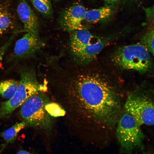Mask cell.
<instances>
[{
  "label": "cell",
  "instance_id": "cell-7",
  "mask_svg": "<svg viewBox=\"0 0 154 154\" xmlns=\"http://www.w3.org/2000/svg\"><path fill=\"white\" fill-rule=\"evenodd\" d=\"M42 45L38 33L27 32L16 42L11 60L17 62L31 58Z\"/></svg>",
  "mask_w": 154,
  "mask_h": 154
},
{
  "label": "cell",
  "instance_id": "cell-6",
  "mask_svg": "<svg viewBox=\"0 0 154 154\" xmlns=\"http://www.w3.org/2000/svg\"><path fill=\"white\" fill-rule=\"evenodd\" d=\"M124 109L140 125L153 124V103L145 94L137 92L130 95L125 104Z\"/></svg>",
  "mask_w": 154,
  "mask_h": 154
},
{
  "label": "cell",
  "instance_id": "cell-12",
  "mask_svg": "<svg viewBox=\"0 0 154 154\" xmlns=\"http://www.w3.org/2000/svg\"><path fill=\"white\" fill-rule=\"evenodd\" d=\"M112 11L109 7L105 6L86 11L84 20L90 22H97L109 17Z\"/></svg>",
  "mask_w": 154,
  "mask_h": 154
},
{
  "label": "cell",
  "instance_id": "cell-1",
  "mask_svg": "<svg viewBox=\"0 0 154 154\" xmlns=\"http://www.w3.org/2000/svg\"><path fill=\"white\" fill-rule=\"evenodd\" d=\"M72 70L61 81L58 102L72 126L87 132L98 124H113L120 109L114 91L97 75L85 71L83 66Z\"/></svg>",
  "mask_w": 154,
  "mask_h": 154
},
{
  "label": "cell",
  "instance_id": "cell-5",
  "mask_svg": "<svg viewBox=\"0 0 154 154\" xmlns=\"http://www.w3.org/2000/svg\"><path fill=\"white\" fill-rule=\"evenodd\" d=\"M140 126L134 118L127 112L120 117L116 134L119 142L124 149L131 151L141 145L145 136Z\"/></svg>",
  "mask_w": 154,
  "mask_h": 154
},
{
  "label": "cell",
  "instance_id": "cell-14",
  "mask_svg": "<svg viewBox=\"0 0 154 154\" xmlns=\"http://www.w3.org/2000/svg\"><path fill=\"white\" fill-rule=\"evenodd\" d=\"M19 84V81L9 79L0 81V96L8 100L14 95Z\"/></svg>",
  "mask_w": 154,
  "mask_h": 154
},
{
  "label": "cell",
  "instance_id": "cell-13",
  "mask_svg": "<svg viewBox=\"0 0 154 154\" xmlns=\"http://www.w3.org/2000/svg\"><path fill=\"white\" fill-rule=\"evenodd\" d=\"M26 127L25 123L23 121L17 123L12 127L0 133V136L4 140L6 145L12 143L16 139L18 133Z\"/></svg>",
  "mask_w": 154,
  "mask_h": 154
},
{
  "label": "cell",
  "instance_id": "cell-18",
  "mask_svg": "<svg viewBox=\"0 0 154 154\" xmlns=\"http://www.w3.org/2000/svg\"><path fill=\"white\" fill-rule=\"evenodd\" d=\"M13 37H11L5 44L0 47V63L6 51L11 44Z\"/></svg>",
  "mask_w": 154,
  "mask_h": 154
},
{
  "label": "cell",
  "instance_id": "cell-9",
  "mask_svg": "<svg viewBox=\"0 0 154 154\" xmlns=\"http://www.w3.org/2000/svg\"><path fill=\"white\" fill-rule=\"evenodd\" d=\"M105 43L99 40L91 42L79 51L72 54L74 61L79 65H86L95 59L105 46Z\"/></svg>",
  "mask_w": 154,
  "mask_h": 154
},
{
  "label": "cell",
  "instance_id": "cell-8",
  "mask_svg": "<svg viewBox=\"0 0 154 154\" xmlns=\"http://www.w3.org/2000/svg\"><path fill=\"white\" fill-rule=\"evenodd\" d=\"M86 10L79 5L71 6L63 13L60 19V25L63 29L67 32L84 29L82 22L84 19Z\"/></svg>",
  "mask_w": 154,
  "mask_h": 154
},
{
  "label": "cell",
  "instance_id": "cell-22",
  "mask_svg": "<svg viewBox=\"0 0 154 154\" xmlns=\"http://www.w3.org/2000/svg\"><path fill=\"white\" fill-rule=\"evenodd\" d=\"M3 32L0 30V36L1 35Z\"/></svg>",
  "mask_w": 154,
  "mask_h": 154
},
{
  "label": "cell",
  "instance_id": "cell-17",
  "mask_svg": "<svg viewBox=\"0 0 154 154\" xmlns=\"http://www.w3.org/2000/svg\"><path fill=\"white\" fill-rule=\"evenodd\" d=\"M12 20L6 10H0V30L4 32L11 25Z\"/></svg>",
  "mask_w": 154,
  "mask_h": 154
},
{
  "label": "cell",
  "instance_id": "cell-11",
  "mask_svg": "<svg viewBox=\"0 0 154 154\" xmlns=\"http://www.w3.org/2000/svg\"><path fill=\"white\" fill-rule=\"evenodd\" d=\"M93 37L91 34L84 29L71 32L70 41L71 54L78 51L90 43Z\"/></svg>",
  "mask_w": 154,
  "mask_h": 154
},
{
  "label": "cell",
  "instance_id": "cell-21",
  "mask_svg": "<svg viewBox=\"0 0 154 154\" xmlns=\"http://www.w3.org/2000/svg\"><path fill=\"white\" fill-rule=\"evenodd\" d=\"M3 146H4V145L0 144V148H1L2 147V148H3Z\"/></svg>",
  "mask_w": 154,
  "mask_h": 154
},
{
  "label": "cell",
  "instance_id": "cell-20",
  "mask_svg": "<svg viewBox=\"0 0 154 154\" xmlns=\"http://www.w3.org/2000/svg\"><path fill=\"white\" fill-rule=\"evenodd\" d=\"M104 0L108 3H114L116 2V1H118V0Z\"/></svg>",
  "mask_w": 154,
  "mask_h": 154
},
{
  "label": "cell",
  "instance_id": "cell-10",
  "mask_svg": "<svg viewBox=\"0 0 154 154\" xmlns=\"http://www.w3.org/2000/svg\"><path fill=\"white\" fill-rule=\"evenodd\" d=\"M17 11L25 30L27 32L38 33L37 18L25 0H19Z\"/></svg>",
  "mask_w": 154,
  "mask_h": 154
},
{
  "label": "cell",
  "instance_id": "cell-16",
  "mask_svg": "<svg viewBox=\"0 0 154 154\" xmlns=\"http://www.w3.org/2000/svg\"><path fill=\"white\" fill-rule=\"evenodd\" d=\"M154 31L151 30L142 38V43L147 48L150 54H154Z\"/></svg>",
  "mask_w": 154,
  "mask_h": 154
},
{
  "label": "cell",
  "instance_id": "cell-15",
  "mask_svg": "<svg viewBox=\"0 0 154 154\" xmlns=\"http://www.w3.org/2000/svg\"><path fill=\"white\" fill-rule=\"evenodd\" d=\"M34 7L38 11L45 15L52 13L50 0H30Z\"/></svg>",
  "mask_w": 154,
  "mask_h": 154
},
{
  "label": "cell",
  "instance_id": "cell-4",
  "mask_svg": "<svg viewBox=\"0 0 154 154\" xmlns=\"http://www.w3.org/2000/svg\"><path fill=\"white\" fill-rule=\"evenodd\" d=\"M114 59L115 63L122 68L141 72H147L152 65L150 53L142 43L119 48L115 52Z\"/></svg>",
  "mask_w": 154,
  "mask_h": 154
},
{
  "label": "cell",
  "instance_id": "cell-2",
  "mask_svg": "<svg viewBox=\"0 0 154 154\" xmlns=\"http://www.w3.org/2000/svg\"><path fill=\"white\" fill-rule=\"evenodd\" d=\"M20 79L13 96L0 104V119L9 117L29 97L38 92L46 90V85L38 81L35 70L28 66L19 69Z\"/></svg>",
  "mask_w": 154,
  "mask_h": 154
},
{
  "label": "cell",
  "instance_id": "cell-19",
  "mask_svg": "<svg viewBox=\"0 0 154 154\" xmlns=\"http://www.w3.org/2000/svg\"><path fill=\"white\" fill-rule=\"evenodd\" d=\"M17 154H30L31 153L25 150H21L19 151L17 153Z\"/></svg>",
  "mask_w": 154,
  "mask_h": 154
},
{
  "label": "cell",
  "instance_id": "cell-3",
  "mask_svg": "<svg viewBox=\"0 0 154 154\" xmlns=\"http://www.w3.org/2000/svg\"><path fill=\"white\" fill-rule=\"evenodd\" d=\"M41 92L31 96L21 106L19 115L26 127L47 129L52 124L51 116L46 109L48 100Z\"/></svg>",
  "mask_w": 154,
  "mask_h": 154
}]
</instances>
